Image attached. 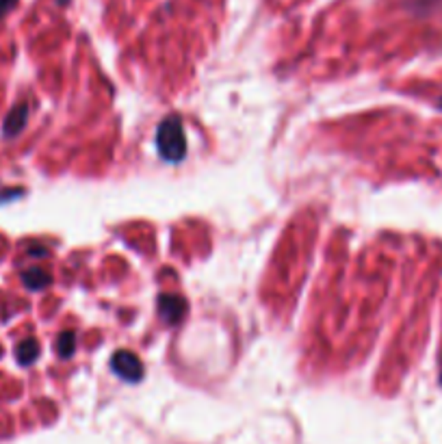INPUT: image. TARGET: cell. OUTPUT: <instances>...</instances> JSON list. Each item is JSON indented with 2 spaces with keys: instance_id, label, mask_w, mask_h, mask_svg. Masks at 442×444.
Here are the masks:
<instances>
[{
  "instance_id": "4",
  "label": "cell",
  "mask_w": 442,
  "mask_h": 444,
  "mask_svg": "<svg viewBox=\"0 0 442 444\" xmlns=\"http://www.w3.org/2000/svg\"><path fill=\"white\" fill-rule=\"evenodd\" d=\"M27 117H29V106L27 104H17L15 108H11V113L7 115L3 132L7 137H15L17 132L27 126Z\"/></svg>"
},
{
  "instance_id": "2",
  "label": "cell",
  "mask_w": 442,
  "mask_h": 444,
  "mask_svg": "<svg viewBox=\"0 0 442 444\" xmlns=\"http://www.w3.org/2000/svg\"><path fill=\"white\" fill-rule=\"evenodd\" d=\"M110 366H113V371L122 377L124 382H128V384L141 382L143 380V373H145L141 360L132 351H126V349L113 353V358H110Z\"/></svg>"
},
{
  "instance_id": "7",
  "label": "cell",
  "mask_w": 442,
  "mask_h": 444,
  "mask_svg": "<svg viewBox=\"0 0 442 444\" xmlns=\"http://www.w3.org/2000/svg\"><path fill=\"white\" fill-rule=\"evenodd\" d=\"M76 351V334L74 331H61L59 338H57V353H59V358L63 360H70L72 355Z\"/></svg>"
},
{
  "instance_id": "6",
  "label": "cell",
  "mask_w": 442,
  "mask_h": 444,
  "mask_svg": "<svg viewBox=\"0 0 442 444\" xmlns=\"http://www.w3.org/2000/svg\"><path fill=\"white\" fill-rule=\"evenodd\" d=\"M22 282H24V286L31 288V291H41V288H46L50 284V275L41 269H29L22 273Z\"/></svg>"
},
{
  "instance_id": "10",
  "label": "cell",
  "mask_w": 442,
  "mask_h": 444,
  "mask_svg": "<svg viewBox=\"0 0 442 444\" xmlns=\"http://www.w3.org/2000/svg\"><path fill=\"white\" fill-rule=\"evenodd\" d=\"M440 382H442V362H440Z\"/></svg>"
},
{
  "instance_id": "3",
  "label": "cell",
  "mask_w": 442,
  "mask_h": 444,
  "mask_svg": "<svg viewBox=\"0 0 442 444\" xmlns=\"http://www.w3.org/2000/svg\"><path fill=\"white\" fill-rule=\"evenodd\" d=\"M159 315L167 325H178L187 315V301L180 295H161Z\"/></svg>"
},
{
  "instance_id": "5",
  "label": "cell",
  "mask_w": 442,
  "mask_h": 444,
  "mask_svg": "<svg viewBox=\"0 0 442 444\" xmlns=\"http://www.w3.org/2000/svg\"><path fill=\"white\" fill-rule=\"evenodd\" d=\"M15 358H17V362L22 364V366H29V364H33L37 358H39V345H37V341H24V343H20L17 347H15Z\"/></svg>"
},
{
  "instance_id": "9",
  "label": "cell",
  "mask_w": 442,
  "mask_h": 444,
  "mask_svg": "<svg viewBox=\"0 0 442 444\" xmlns=\"http://www.w3.org/2000/svg\"><path fill=\"white\" fill-rule=\"evenodd\" d=\"M31 254H33V256H37V258H43V256H46L48 252L43 250V248H33V250H31Z\"/></svg>"
},
{
  "instance_id": "12",
  "label": "cell",
  "mask_w": 442,
  "mask_h": 444,
  "mask_svg": "<svg viewBox=\"0 0 442 444\" xmlns=\"http://www.w3.org/2000/svg\"><path fill=\"white\" fill-rule=\"evenodd\" d=\"M0 353H3V349H0Z\"/></svg>"
},
{
  "instance_id": "1",
  "label": "cell",
  "mask_w": 442,
  "mask_h": 444,
  "mask_svg": "<svg viewBox=\"0 0 442 444\" xmlns=\"http://www.w3.org/2000/svg\"><path fill=\"white\" fill-rule=\"evenodd\" d=\"M157 150L169 163H180L187 157V137L180 117H167L157 128Z\"/></svg>"
},
{
  "instance_id": "11",
  "label": "cell",
  "mask_w": 442,
  "mask_h": 444,
  "mask_svg": "<svg viewBox=\"0 0 442 444\" xmlns=\"http://www.w3.org/2000/svg\"><path fill=\"white\" fill-rule=\"evenodd\" d=\"M438 106H440V108H442V98H440V102H438Z\"/></svg>"
},
{
  "instance_id": "8",
  "label": "cell",
  "mask_w": 442,
  "mask_h": 444,
  "mask_svg": "<svg viewBox=\"0 0 442 444\" xmlns=\"http://www.w3.org/2000/svg\"><path fill=\"white\" fill-rule=\"evenodd\" d=\"M15 3H17V0H0V17L7 15L15 7Z\"/></svg>"
}]
</instances>
